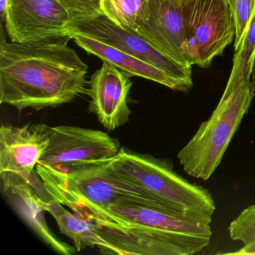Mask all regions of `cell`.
I'll use <instances>...</instances> for the list:
<instances>
[{
	"label": "cell",
	"instance_id": "6da1fadb",
	"mask_svg": "<svg viewBox=\"0 0 255 255\" xmlns=\"http://www.w3.org/2000/svg\"><path fill=\"white\" fill-rule=\"evenodd\" d=\"M71 37L34 44L0 42V103L40 111L87 94L88 66Z\"/></svg>",
	"mask_w": 255,
	"mask_h": 255
},
{
	"label": "cell",
	"instance_id": "7a4b0ae2",
	"mask_svg": "<svg viewBox=\"0 0 255 255\" xmlns=\"http://www.w3.org/2000/svg\"><path fill=\"white\" fill-rule=\"evenodd\" d=\"M173 162L121 147L110 161L119 177L148 195L162 207L211 225L216 204L210 191L174 171Z\"/></svg>",
	"mask_w": 255,
	"mask_h": 255
},
{
	"label": "cell",
	"instance_id": "3957f363",
	"mask_svg": "<svg viewBox=\"0 0 255 255\" xmlns=\"http://www.w3.org/2000/svg\"><path fill=\"white\" fill-rule=\"evenodd\" d=\"M255 97L251 81L225 88L212 113L189 142L179 151V162L186 174L207 180L214 174Z\"/></svg>",
	"mask_w": 255,
	"mask_h": 255
},
{
	"label": "cell",
	"instance_id": "277c9868",
	"mask_svg": "<svg viewBox=\"0 0 255 255\" xmlns=\"http://www.w3.org/2000/svg\"><path fill=\"white\" fill-rule=\"evenodd\" d=\"M110 161L94 162L68 171L37 165L35 171L49 194L71 210L83 207L104 208L132 198L147 200L166 209L119 177L110 168Z\"/></svg>",
	"mask_w": 255,
	"mask_h": 255
},
{
	"label": "cell",
	"instance_id": "5b68a950",
	"mask_svg": "<svg viewBox=\"0 0 255 255\" xmlns=\"http://www.w3.org/2000/svg\"><path fill=\"white\" fill-rule=\"evenodd\" d=\"M181 2L191 62L192 65L209 68L235 38V26L228 0Z\"/></svg>",
	"mask_w": 255,
	"mask_h": 255
},
{
	"label": "cell",
	"instance_id": "8992f818",
	"mask_svg": "<svg viewBox=\"0 0 255 255\" xmlns=\"http://www.w3.org/2000/svg\"><path fill=\"white\" fill-rule=\"evenodd\" d=\"M48 145L37 165L57 171L111 160L121 149L118 138L97 129L45 125Z\"/></svg>",
	"mask_w": 255,
	"mask_h": 255
},
{
	"label": "cell",
	"instance_id": "52a82bcc",
	"mask_svg": "<svg viewBox=\"0 0 255 255\" xmlns=\"http://www.w3.org/2000/svg\"><path fill=\"white\" fill-rule=\"evenodd\" d=\"M98 234L114 248L115 255H192L209 246L210 237L127 226L92 216Z\"/></svg>",
	"mask_w": 255,
	"mask_h": 255
},
{
	"label": "cell",
	"instance_id": "ba28073f",
	"mask_svg": "<svg viewBox=\"0 0 255 255\" xmlns=\"http://www.w3.org/2000/svg\"><path fill=\"white\" fill-rule=\"evenodd\" d=\"M5 23L11 41L20 44L71 37L74 26L59 0H8Z\"/></svg>",
	"mask_w": 255,
	"mask_h": 255
},
{
	"label": "cell",
	"instance_id": "9c48e42d",
	"mask_svg": "<svg viewBox=\"0 0 255 255\" xmlns=\"http://www.w3.org/2000/svg\"><path fill=\"white\" fill-rule=\"evenodd\" d=\"M72 211L83 216H92L127 226L210 238L213 236L210 224L162 208L147 200L125 199L104 208L83 207Z\"/></svg>",
	"mask_w": 255,
	"mask_h": 255
},
{
	"label": "cell",
	"instance_id": "30bf717a",
	"mask_svg": "<svg viewBox=\"0 0 255 255\" xmlns=\"http://www.w3.org/2000/svg\"><path fill=\"white\" fill-rule=\"evenodd\" d=\"M73 31L81 32L132 55L165 71L189 88L193 86L192 68H186L174 62L135 31L117 26L104 14L91 20L74 23Z\"/></svg>",
	"mask_w": 255,
	"mask_h": 255
},
{
	"label": "cell",
	"instance_id": "8fae6325",
	"mask_svg": "<svg viewBox=\"0 0 255 255\" xmlns=\"http://www.w3.org/2000/svg\"><path fill=\"white\" fill-rule=\"evenodd\" d=\"M135 32L165 56L192 68L180 0H147V13Z\"/></svg>",
	"mask_w": 255,
	"mask_h": 255
},
{
	"label": "cell",
	"instance_id": "7c38bea8",
	"mask_svg": "<svg viewBox=\"0 0 255 255\" xmlns=\"http://www.w3.org/2000/svg\"><path fill=\"white\" fill-rule=\"evenodd\" d=\"M4 196L16 213L52 249L63 255H74L76 248L58 239L45 220L44 201L50 195L34 171L29 180L11 174H0Z\"/></svg>",
	"mask_w": 255,
	"mask_h": 255
},
{
	"label": "cell",
	"instance_id": "4fadbf2b",
	"mask_svg": "<svg viewBox=\"0 0 255 255\" xmlns=\"http://www.w3.org/2000/svg\"><path fill=\"white\" fill-rule=\"evenodd\" d=\"M130 77L107 62L97 70L89 82L87 94L91 98L89 110L101 125L110 131L129 123Z\"/></svg>",
	"mask_w": 255,
	"mask_h": 255
},
{
	"label": "cell",
	"instance_id": "5bb4252c",
	"mask_svg": "<svg viewBox=\"0 0 255 255\" xmlns=\"http://www.w3.org/2000/svg\"><path fill=\"white\" fill-rule=\"evenodd\" d=\"M44 124L0 128V174L29 180L44 154L49 137Z\"/></svg>",
	"mask_w": 255,
	"mask_h": 255
},
{
	"label": "cell",
	"instance_id": "9a60e30c",
	"mask_svg": "<svg viewBox=\"0 0 255 255\" xmlns=\"http://www.w3.org/2000/svg\"><path fill=\"white\" fill-rule=\"evenodd\" d=\"M71 38L86 53L116 67L129 77H142L177 92H186L191 89L165 71L96 38L75 31H73Z\"/></svg>",
	"mask_w": 255,
	"mask_h": 255
},
{
	"label": "cell",
	"instance_id": "2e32d148",
	"mask_svg": "<svg viewBox=\"0 0 255 255\" xmlns=\"http://www.w3.org/2000/svg\"><path fill=\"white\" fill-rule=\"evenodd\" d=\"M65 207L50 195L44 201L45 211L56 220L61 233L73 240L77 251L80 252L87 247H98L104 253L115 254L114 248L98 234L92 220L69 211Z\"/></svg>",
	"mask_w": 255,
	"mask_h": 255
},
{
	"label": "cell",
	"instance_id": "e0dca14e",
	"mask_svg": "<svg viewBox=\"0 0 255 255\" xmlns=\"http://www.w3.org/2000/svg\"><path fill=\"white\" fill-rule=\"evenodd\" d=\"M147 0H101L103 14L128 30L136 32L147 13Z\"/></svg>",
	"mask_w": 255,
	"mask_h": 255
},
{
	"label": "cell",
	"instance_id": "ac0fdd59",
	"mask_svg": "<svg viewBox=\"0 0 255 255\" xmlns=\"http://www.w3.org/2000/svg\"><path fill=\"white\" fill-rule=\"evenodd\" d=\"M255 57V9L241 46L234 53L232 70L225 88L232 89L240 86L243 82L251 81V73Z\"/></svg>",
	"mask_w": 255,
	"mask_h": 255
},
{
	"label": "cell",
	"instance_id": "d6986e66",
	"mask_svg": "<svg viewBox=\"0 0 255 255\" xmlns=\"http://www.w3.org/2000/svg\"><path fill=\"white\" fill-rule=\"evenodd\" d=\"M230 237L234 241H240L244 246L230 255H255V204L246 207L230 224Z\"/></svg>",
	"mask_w": 255,
	"mask_h": 255
},
{
	"label": "cell",
	"instance_id": "ffe728a7",
	"mask_svg": "<svg viewBox=\"0 0 255 255\" xmlns=\"http://www.w3.org/2000/svg\"><path fill=\"white\" fill-rule=\"evenodd\" d=\"M235 26L234 50L237 51L247 30L255 9V0H228Z\"/></svg>",
	"mask_w": 255,
	"mask_h": 255
},
{
	"label": "cell",
	"instance_id": "44dd1931",
	"mask_svg": "<svg viewBox=\"0 0 255 255\" xmlns=\"http://www.w3.org/2000/svg\"><path fill=\"white\" fill-rule=\"evenodd\" d=\"M71 13L74 23L103 15L101 0H59Z\"/></svg>",
	"mask_w": 255,
	"mask_h": 255
},
{
	"label": "cell",
	"instance_id": "7402d4cb",
	"mask_svg": "<svg viewBox=\"0 0 255 255\" xmlns=\"http://www.w3.org/2000/svg\"><path fill=\"white\" fill-rule=\"evenodd\" d=\"M8 5V0H0V14H1V21H2V23L5 21Z\"/></svg>",
	"mask_w": 255,
	"mask_h": 255
},
{
	"label": "cell",
	"instance_id": "603a6c76",
	"mask_svg": "<svg viewBox=\"0 0 255 255\" xmlns=\"http://www.w3.org/2000/svg\"><path fill=\"white\" fill-rule=\"evenodd\" d=\"M251 84H252V90L255 96V57L252 65V73H251Z\"/></svg>",
	"mask_w": 255,
	"mask_h": 255
},
{
	"label": "cell",
	"instance_id": "cb8c5ba5",
	"mask_svg": "<svg viewBox=\"0 0 255 255\" xmlns=\"http://www.w3.org/2000/svg\"><path fill=\"white\" fill-rule=\"evenodd\" d=\"M180 1H183V0H180Z\"/></svg>",
	"mask_w": 255,
	"mask_h": 255
}]
</instances>
